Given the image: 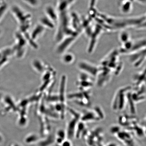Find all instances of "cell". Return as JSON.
<instances>
[{"mask_svg": "<svg viewBox=\"0 0 146 146\" xmlns=\"http://www.w3.org/2000/svg\"><path fill=\"white\" fill-rule=\"evenodd\" d=\"M92 78L86 73L82 72L77 83L80 90H90L94 85V82L91 79Z\"/></svg>", "mask_w": 146, "mask_h": 146, "instance_id": "obj_7", "label": "cell"}, {"mask_svg": "<svg viewBox=\"0 0 146 146\" xmlns=\"http://www.w3.org/2000/svg\"><path fill=\"white\" fill-rule=\"evenodd\" d=\"M133 2V1L137 2L140 3L144 4V3H145V0H131Z\"/></svg>", "mask_w": 146, "mask_h": 146, "instance_id": "obj_19", "label": "cell"}, {"mask_svg": "<svg viewBox=\"0 0 146 146\" xmlns=\"http://www.w3.org/2000/svg\"><path fill=\"white\" fill-rule=\"evenodd\" d=\"M128 54L129 61L135 67H139L141 66L145 61V49L133 52Z\"/></svg>", "mask_w": 146, "mask_h": 146, "instance_id": "obj_5", "label": "cell"}, {"mask_svg": "<svg viewBox=\"0 0 146 146\" xmlns=\"http://www.w3.org/2000/svg\"><path fill=\"white\" fill-rule=\"evenodd\" d=\"M11 11L14 17L20 25V30L22 32H26L30 25L31 19V15L16 5H13L11 8Z\"/></svg>", "mask_w": 146, "mask_h": 146, "instance_id": "obj_2", "label": "cell"}, {"mask_svg": "<svg viewBox=\"0 0 146 146\" xmlns=\"http://www.w3.org/2000/svg\"><path fill=\"white\" fill-rule=\"evenodd\" d=\"M8 6L6 3L3 2L0 3V22L3 19L8 10Z\"/></svg>", "mask_w": 146, "mask_h": 146, "instance_id": "obj_13", "label": "cell"}, {"mask_svg": "<svg viewBox=\"0 0 146 146\" xmlns=\"http://www.w3.org/2000/svg\"><path fill=\"white\" fill-rule=\"evenodd\" d=\"M131 89V86L120 89L116 93L112 103V108L114 111L123 110L127 103V94Z\"/></svg>", "mask_w": 146, "mask_h": 146, "instance_id": "obj_3", "label": "cell"}, {"mask_svg": "<svg viewBox=\"0 0 146 146\" xmlns=\"http://www.w3.org/2000/svg\"><path fill=\"white\" fill-rule=\"evenodd\" d=\"M46 16L55 23L58 22L59 18V13L53 7L48 5L45 7Z\"/></svg>", "mask_w": 146, "mask_h": 146, "instance_id": "obj_9", "label": "cell"}, {"mask_svg": "<svg viewBox=\"0 0 146 146\" xmlns=\"http://www.w3.org/2000/svg\"><path fill=\"white\" fill-rule=\"evenodd\" d=\"M97 1L98 0H90L89 1L90 9L95 8L96 5Z\"/></svg>", "mask_w": 146, "mask_h": 146, "instance_id": "obj_18", "label": "cell"}, {"mask_svg": "<svg viewBox=\"0 0 146 146\" xmlns=\"http://www.w3.org/2000/svg\"><path fill=\"white\" fill-rule=\"evenodd\" d=\"M130 39V35L127 32H123L120 34L119 40L121 44L125 42Z\"/></svg>", "mask_w": 146, "mask_h": 146, "instance_id": "obj_14", "label": "cell"}, {"mask_svg": "<svg viewBox=\"0 0 146 146\" xmlns=\"http://www.w3.org/2000/svg\"><path fill=\"white\" fill-rule=\"evenodd\" d=\"M74 56L72 54H67L64 58V61L67 63H70L74 61Z\"/></svg>", "mask_w": 146, "mask_h": 146, "instance_id": "obj_16", "label": "cell"}, {"mask_svg": "<svg viewBox=\"0 0 146 146\" xmlns=\"http://www.w3.org/2000/svg\"><path fill=\"white\" fill-rule=\"evenodd\" d=\"M120 127L117 125L113 126L110 129V132L113 134H117L120 131Z\"/></svg>", "mask_w": 146, "mask_h": 146, "instance_id": "obj_17", "label": "cell"}, {"mask_svg": "<svg viewBox=\"0 0 146 146\" xmlns=\"http://www.w3.org/2000/svg\"><path fill=\"white\" fill-rule=\"evenodd\" d=\"M78 66L82 72L86 73L92 78L96 77L99 71L98 67L85 61L80 62Z\"/></svg>", "mask_w": 146, "mask_h": 146, "instance_id": "obj_6", "label": "cell"}, {"mask_svg": "<svg viewBox=\"0 0 146 146\" xmlns=\"http://www.w3.org/2000/svg\"><path fill=\"white\" fill-rule=\"evenodd\" d=\"M145 68L142 72L135 74L133 76V81L135 87L145 83Z\"/></svg>", "mask_w": 146, "mask_h": 146, "instance_id": "obj_10", "label": "cell"}, {"mask_svg": "<svg viewBox=\"0 0 146 146\" xmlns=\"http://www.w3.org/2000/svg\"><path fill=\"white\" fill-rule=\"evenodd\" d=\"M27 4L31 7L36 8L39 6L40 1L39 0H23Z\"/></svg>", "mask_w": 146, "mask_h": 146, "instance_id": "obj_15", "label": "cell"}, {"mask_svg": "<svg viewBox=\"0 0 146 146\" xmlns=\"http://www.w3.org/2000/svg\"><path fill=\"white\" fill-rule=\"evenodd\" d=\"M100 15L106 32L121 31L130 28H145V15L126 18H117L102 13Z\"/></svg>", "mask_w": 146, "mask_h": 146, "instance_id": "obj_1", "label": "cell"}, {"mask_svg": "<svg viewBox=\"0 0 146 146\" xmlns=\"http://www.w3.org/2000/svg\"><path fill=\"white\" fill-rule=\"evenodd\" d=\"M64 146H71L70 142L69 141L66 142L64 144Z\"/></svg>", "mask_w": 146, "mask_h": 146, "instance_id": "obj_20", "label": "cell"}, {"mask_svg": "<svg viewBox=\"0 0 146 146\" xmlns=\"http://www.w3.org/2000/svg\"><path fill=\"white\" fill-rule=\"evenodd\" d=\"M80 120L85 123L100 121L102 120L94 109L84 111L83 114H81Z\"/></svg>", "mask_w": 146, "mask_h": 146, "instance_id": "obj_8", "label": "cell"}, {"mask_svg": "<svg viewBox=\"0 0 146 146\" xmlns=\"http://www.w3.org/2000/svg\"><path fill=\"white\" fill-rule=\"evenodd\" d=\"M3 0H0V3H3Z\"/></svg>", "mask_w": 146, "mask_h": 146, "instance_id": "obj_21", "label": "cell"}, {"mask_svg": "<svg viewBox=\"0 0 146 146\" xmlns=\"http://www.w3.org/2000/svg\"><path fill=\"white\" fill-rule=\"evenodd\" d=\"M40 24L46 28L52 29L54 27V24L48 18L45 16L40 20Z\"/></svg>", "mask_w": 146, "mask_h": 146, "instance_id": "obj_12", "label": "cell"}, {"mask_svg": "<svg viewBox=\"0 0 146 146\" xmlns=\"http://www.w3.org/2000/svg\"><path fill=\"white\" fill-rule=\"evenodd\" d=\"M45 29V27L40 23L36 25L32 31V34L31 35V38L33 40L36 39L43 33L44 32Z\"/></svg>", "mask_w": 146, "mask_h": 146, "instance_id": "obj_11", "label": "cell"}, {"mask_svg": "<svg viewBox=\"0 0 146 146\" xmlns=\"http://www.w3.org/2000/svg\"><path fill=\"white\" fill-rule=\"evenodd\" d=\"M91 94L90 90H80L79 92L71 95L69 98L77 100L78 105L82 106L87 107L90 104Z\"/></svg>", "mask_w": 146, "mask_h": 146, "instance_id": "obj_4", "label": "cell"}]
</instances>
